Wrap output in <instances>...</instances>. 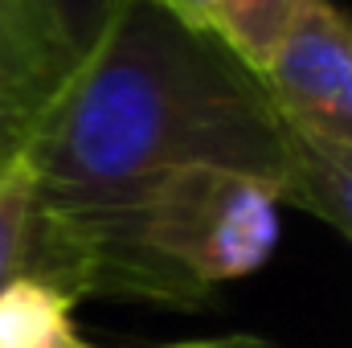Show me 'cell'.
<instances>
[{
	"instance_id": "cell-1",
	"label": "cell",
	"mask_w": 352,
	"mask_h": 348,
	"mask_svg": "<svg viewBox=\"0 0 352 348\" xmlns=\"http://www.w3.org/2000/svg\"><path fill=\"white\" fill-rule=\"evenodd\" d=\"M25 164L37 234L115 221L160 176L192 164L287 184V123L263 78L213 33L127 0L107 37L41 107Z\"/></svg>"
},
{
	"instance_id": "cell-2",
	"label": "cell",
	"mask_w": 352,
	"mask_h": 348,
	"mask_svg": "<svg viewBox=\"0 0 352 348\" xmlns=\"http://www.w3.org/2000/svg\"><path fill=\"white\" fill-rule=\"evenodd\" d=\"M263 87L291 131L352 152V17L332 0H303Z\"/></svg>"
},
{
	"instance_id": "cell-3",
	"label": "cell",
	"mask_w": 352,
	"mask_h": 348,
	"mask_svg": "<svg viewBox=\"0 0 352 348\" xmlns=\"http://www.w3.org/2000/svg\"><path fill=\"white\" fill-rule=\"evenodd\" d=\"M283 201L316 213L352 242V152L320 144L287 127V184Z\"/></svg>"
},
{
	"instance_id": "cell-4",
	"label": "cell",
	"mask_w": 352,
	"mask_h": 348,
	"mask_svg": "<svg viewBox=\"0 0 352 348\" xmlns=\"http://www.w3.org/2000/svg\"><path fill=\"white\" fill-rule=\"evenodd\" d=\"M74 307L70 291L21 270L0 287V348H82Z\"/></svg>"
},
{
	"instance_id": "cell-5",
	"label": "cell",
	"mask_w": 352,
	"mask_h": 348,
	"mask_svg": "<svg viewBox=\"0 0 352 348\" xmlns=\"http://www.w3.org/2000/svg\"><path fill=\"white\" fill-rule=\"evenodd\" d=\"M54 87L58 83L33 58V50L25 45V37L16 33V25L0 0V168L25 152L29 131H33L41 107L50 102Z\"/></svg>"
},
{
	"instance_id": "cell-6",
	"label": "cell",
	"mask_w": 352,
	"mask_h": 348,
	"mask_svg": "<svg viewBox=\"0 0 352 348\" xmlns=\"http://www.w3.org/2000/svg\"><path fill=\"white\" fill-rule=\"evenodd\" d=\"M303 0H213V37L263 78Z\"/></svg>"
},
{
	"instance_id": "cell-7",
	"label": "cell",
	"mask_w": 352,
	"mask_h": 348,
	"mask_svg": "<svg viewBox=\"0 0 352 348\" xmlns=\"http://www.w3.org/2000/svg\"><path fill=\"white\" fill-rule=\"evenodd\" d=\"M41 4V25H45V41H50V58L58 70V83L82 66L94 45L107 37L111 21L119 17V8L127 0H37Z\"/></svg>"
},
{
	"instance_id": "cell-8",
	"label": "cell",
	"mask_w": 352,
	"mask_h": 348,
	"mask_svg": "<svg viewBox=\"0 0 352 348\" xmlns=\"http://www.w3.org/2000/svg\"><path fill=\"white\" fill-rule=\"evenodd\" d=\"M33 217H37V188L25 156L0 168V287L29 270L33 250Z\"/></svg>"
},
{
	"instance_id": "cell-9",
	"label": "cell",
	"mask_w": 352,
	"mask_h": 348,
	"mask_svg": "<svg viewBox=\"0 0 352 348\" xmlns=\"http://www.w3.org/2000/svg\"><path fill=\"white\" fill-rule=\"evenodd\" d=\"M4 8H8V17H12V25H16V33L25 37V45L33 50V58L50 70V78L58 83V70H54V58H50V41H45V25H41V4L37 0H4ZM58 90V87H54Z\"/></svg>"
},
{
	"instance_id": "cell-10",
	"label": "cell",
	"mask_w": 352,
	"mask_h": 348,
	"mask_svg": "<svg viewBox=\"0 0 352 348\" xmlns=\"http://www.w3.org/2000/svg\"><path fill=\"white\" fill-rule=\"evenodd\" d=\"M160 12H168L173 21H180L184 29L197 33H213V0H144Z\"/></svg>"
},
{
	"instance_id": "cell-11",
	"label": "cell",
	"mask_w": 352,
	"mask_h": 348,
	"mask_svg": "<svg viewBox=\"0 0 352 348\" xmlns=\"http://www.w3.org/2000/svg\"><path fill=\"white\" fill-rule=\"evenodd\" d=\"M160 348H270L258 336H242V332H230V336H205V340H176V345H160Z\"/></svg>"
},
{
	"instance_id": "cell-12",
	"label": "cell",
	"mask_w": 352,
	"mask_h": 348,
	"mask_svg": "<svg viewBox=\"0 0 352 348\" xmlns=\"http://www.w3.org/2000/svg\"><path fill=\"white\" fill-rule=\"evenodd\" d=\"M82 348H94V345H82Z\"/></svg>"
}]
</instances>
